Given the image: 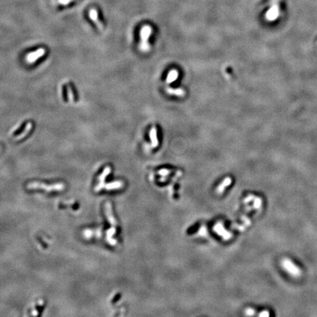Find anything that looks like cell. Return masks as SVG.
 I'll return each instance as SVG.
<instances>
[{
    "mask_svg": "<svg viewBox=\"0 0 317 317\" xmlns=\"http://www.w3.org/2000/svg\"><path fill=\"white\" fill-rule=\"evenodd\" d=\"M105 214L107 216V220L109 221V223L112 225V227H115L117 226V221H116L115 216L113 215V213H112V205L110 202H107L105 203Z\"/></svg>",
    "mask_w": 317,
    "mask_h": 317,
    "instance_id": "obj_6",
    "label": "cell"
},
{
    "mask_svg": "<svg viewBox=\"0 0 317 317\" xmlns=\"http://www.w3.org/2000/svg\"><path fill=\"white\" fill-rule=\"evenodd\" d=\"M89 15H90V18H91V19L93 21V22H95V24H96V27H98V29H99L100 31L103 30L104 29L103 24H102L101 21L98 20V12H97V10L96 9H94V8H91V9L90 10Z\"/></svg>",
    "mask_w": 317,
    "mask_h": 317,
    "instance_id": "obj_7",
    "label": "cell"
},
{
    "mask_svg": "<svg viewBox=\"0 0 317 317\" xmlns=\"http://www.w3.org/2000/svg\"><path fill=\"white\" fill-rule=\"evenodd\" d=\"M231 178H226V179L224 180V181H223V183H222L219 186V187H218L217 189L218 193H222V192L224 191L225 187H226V186H228V185L231 184Z\"/></svg>",
    "mask_w": 317,
    "mask_h": 317,
    "instance_id": "obj_13",
    "label": "cell"
},
{
    "mask_svg": "<svg viewBox=\"0 0 317 317\" xmlns=\"http://www.w3.org/2000/svg\"><path fill=\"white\" fill-rule=\"evenodd\" d=\"M67 90H68V96L69 101H70V102H71V103H74V94H73V92L71 90V87L70 85H68Z\"/></svg>",
    "mask_w": 317,
    "mask_h": 317,
    "instance_id": "obj_15",
    "label": "cell"
},
{
    "mask_svg": "<svg viewBox=\"0 0 317 317\" xmlns=\"http://www.w3.org/2000/svg\"><path fill=\"white\" fill-rule=\"evenodd\" d=\"M178 71L173 69V70L170 71L168 73V74H167V79H166V83L168 84H171V83L174 82V81H176V79H178Z\"/></svg>",
    "mask_w": 317,
    "mask_h": 317,
    "instance_id": "obj_11",
    "label": "cell"
},
{
    "mask_svg": "<svg viewBox=\"0 0 317 317\" xmlns=\"http://www.w3.org/2000/svg\"><path fill=\"white\" fill-rule=\"evenodd\" d=\"M269 311H263L262 312L260 313H259V316H264V317H267L269 316Z\"/></svg>",
    "mask_w": 317,
    "mask_h": 317,
    "instance_id": "obj_18",
    "label": "cell"
},
{
    "mask_svg": "<svg viewBox=\"0 0 317 317\" xmlns=\"http://www.w3.org/2000/svg\"><path fill=\"white\" fill-rule=\"evenodd\" d=\"M46 53V50L44 48H38L36 51H32V52L28 54L26 56V60L28 63H34L35 62L37 61L41 57H43V55Z\"/></svg>",
    "mask_w": 317,
    "mask_h": 317,
    "instance_id": "obj_4",
    "label": "cell"
},
{
    "mask_svg": "<svg viewBox=\"0 0 317 317\" xmlns=\"http://www.w3.org/2000/svg\"><path fill=\"white\" fill-rule=\"evenodd\" d=\"M32 124L31 122H29L27 123V125H26L25 126V129H24V130L23 131H22L21 133H20L18 135V136L16 137L15 138V140H20L21 139H23V138L25 137L26 136H27V134H29V132H30L31 129H32Z\"/></svg>",
    "mask_w": 317,
    "mask_h": 317,
    "instance_id": "obj_10",
    "label": "cell"
},
{
    "mask_svg": "<svg viewBox=\"0 0 317 317\" xmlns=\"http://www.w3.org/2000/svg\"><path fill=\"white\" fill-rule=\"evenodd\" d=\"M168 173H170V171L168 170H161L159 171V174H161L162 176H166V175H167Z\"/></svg>",
    "mask_w": 317,
    "mask_h": 317,
    "instance_id": "obj_19",
    "label": "cell"
},
{
    "mask_svg": "<svg viewBox=\"0 0 317 317\" xmlns=\"http://www.w3.org/2000/svg\"><path fill=\"white\" fill-rule=\"evenodd\" d=\"M149 135H150V141H151L152 147H154V148H157L159 145V141H158V139H157V129H156L155 127L151 128V129H150V133H149Z\"/></svg>",
    "mask_w": 317,
    "mask_h": 317,
    "instance_id": "obj_9",
    "label": "cell"
},
{
    "mask_svg": "<svg viewBox=\"0 0 317 317\" xmlns=\"http://www.w3.org/2000/svg\"><path fill=\"white\" fill-rule=\"evenodd\" d=\"M123 186H124V183L122 181H115V182L107 184V186H105L104 188L107 190H113L121 189Z\"/></svg>",
    "mask_w": 317,
    "mask_h": 317,
    "instance_id": "obj_12",
    "label": "cell"
},
{
    "mask_svg": "<svg viewBox=\"0 0 317 317\" xmlns=\"http://www.w3.org/2000/svg\"><path fill=\"white\" fill-rule=\"evenodd\" d=\"M28 190H42L48 192H61L65 189V185L63 183H56L54 184L46 185L43 183L31 182L27 185Z\"/></svg>",
    "mask_w": 317,
    "mask_h": 317,
    "instance_id": "obj_1",
    "label": "cell"
},
{
    "mask_svg": "<svg viewBox=\"0 0 317 317\" xmlns=\"http://www.w3.org/2000/svg\"><path fill=\"white\" fill-rule=\"evenodd\" d=\"M261 206H262V200L260 197H255L254 200V206L253 208L256 209H261Z\"/></svg>",
    "mask_w": 317,
    "mask_h": 317,
    "instance_id": "obj_14",
    "label": "cell"
},
{
    "mask_svg": "<svg viewBox=\"0 0 317 317\" xmlns=\"http://www.w3.org/2000/svg\"><path fill=\"white\" fill-rule=\"evenodd\" d=\"M281 266L289 275H290L293 278H297L302 275V269L288 258H285L282 260Z\"/></svg>",
    "mask_w": 317,
    "mask_h": 317,
    "instance_id": "obj_2",
    "label": "cell"
},
{
    "mask_svg": "<svg viewBox=\"0 0 317 317\" xmlns=\"http://www.w3.org/2000/svg\"><path fill=\"white\" fill-rule=\"evenodd\" d=\"M166 92L171 96H175L178 97H183L185 96V91L181 88H177L174 89L172 88H166Z\"/></svg>",
    "mask_w": 317,
    "mask_h": 317,
    "instance_id": "obj_8",
    "label": "cell"
},
{
    "mask_svg": "<svg viewBox=\"0 0 317 317\" xmlns=\"http://www.w3.org/2000/svg\"><path fill=\"white\" fill-rule=\"evenodd\" d=\"M255 313H256V311L253 308H249L245 310V314L247 315V316H253V315H255Z\"/></svg>",
    "mask_w": 317,
    "mask_h": 317,
    "instance_id": "obj_16",
    "label": "cell"
},
{
    "mask_svg": "<svg viewBox=\"0 0 317 317\" xmlns=\"http://www.w3.org/2000/svg\"><path fill=\"white\" fill-rule=\"evenodd\" d=\"M152 32V28L148 25L143 26L140 30V43L139 45L140 49L143 52H147L150 50V45L148 43V39Z\"/></svg>",
    "mask_w": 317,
    "mask_h": 317,
    "instance_id": "obj_3",
    "label": "cell"
},
{
    "mask_svg": "<svg viewBox=\"0 0 317 317\" xmlns=\"http://www.w3.org/2000/svg\"><path fill=\"white\" fill-rule=\"evenodd\" d=\"M111 172V168L110 167H106L104 170L103 173L100 175V176L98 177V183L97 184V186L95 188V191L96 192H99L104 187V181L107 178V176L110 174Z\"/></svg>",
    "mask_w": 317,
    "mask_h": 317,
    "instance_id": "obj_5",
    "label": "cell"
},
{
    "mask_svg": "<svg viewBox=\"0 0 317 317\" xmlns=\"http://www.w3.org/2000/svg\"><path fill=\"white\" fill-rule=\"evenodd\" d=\"M73 1H74V0H58V2L63 5H68L69 3L72 2Z\"/></svg>",
    "mask_w": 317,
    "mask_h": 317,
    "instance_id": "obj_17",
    "label": "cell"
}]
</instances>
